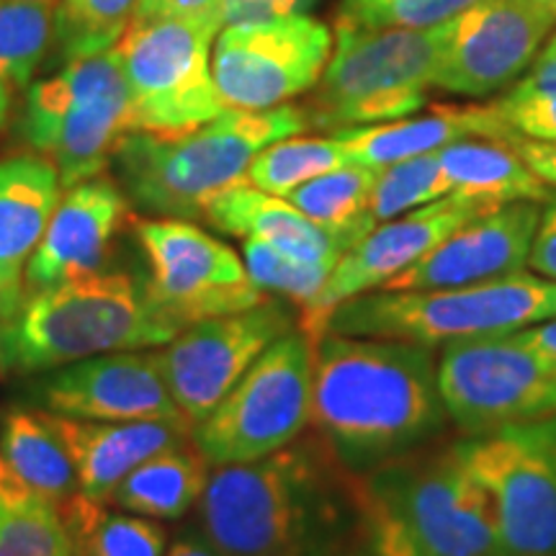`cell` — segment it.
Listing matches in <instances>:
<instances>
[{
	"mask_svg": "<svg viewBox=\"0 0 556 556\" xmlns=\"http://www.w3.org/2000/svg\"><path fill=\"white\" fill-rule=\"evenodd\" d=\"M312 345V426L343 467L377 469L443 426L433 348L340 332Z\"/></svg>",
	"mask_w": 556,
	"mask_h": 556,
	"instance_id": "6da1fadb",
	"label": "cell"
},
{
	"mask_svg": "<svg viewBox=\"0 0 556 556\" xmlns=\"http://www.w3.org/2000/svg\"><path fill=\"white\" fill-rule=\"evenodd\" d=\"M328 446H291L208 475L201 533L225 556H332L345 526ZM340 464V462H338Z\"/></svg>",
	"mask_w": 556,
	"mask_h": 556,
	"instance_id": "7a4b0ae2",
	"label": "cell"
},
{
	"mask_svg": "<svg viewBox=\"0 0 556 556\" xmlns=\"http://www.w3.org/2000/svg\"><path fill=\"white\" fill-rule=\"evenodd\" d=\"M353 503L371 556H503L492 500L462 443L366 471L353 484Z\"/></svg>",
	"mask_w": 556,
	"mask_h": 556,
	"instance_id": "3957f363",
	"label": "cell"
},
{
	"mask_svg": "<svg viewBox=\"0 0 556 556\" xmlns=\"http://www.w3.org/2000/svg\"><path fill=\"white\" fill-rule=\"evenodd\" d=\"M309 129L302 106L225 109L217 119L178 137L127 131L111 165L131 204L155 217H204L208 201L248 184L253 157L268 144Z\"/></svg>",
	"mask_w": 556,
	"mask_h": 556,
	"instance_id": "277c9868",
	"label": "cell"
},
{
	"mask_svg": "<svg viewBox=\"0 0 556 556\" xmlns=\"http://www.w3.org/2000/svg\"><path fill=\"white\" fill-rule=\"evenodd\" d=\"M180 332L135 278L96 270L26 296L0 330V361L9 371L45 374L106 353L163 348Z\"/></svg>",
	"mask_w": 556,
	"mask_h": 556,
	"instance_id": "5b68a950",
	"label": "cell"
},
{
	"mask_svg": "<svg viewBox=\"0 0 556 556\" xmlns=\"http://www.w3.org/2000/svg\"><path fill=\"white\" fill-rule=\"evenodd\" d=\"M548 317H556V281L523 270L467 287L368 291L340 304L325 332L435 348L516 332Z\"/></svg>",
	"mask_w": 556,
	"mask_h": 556,
	"instance_id": "8992f818",
	"label": "cell"
},
{
	"mask_svg": "<svg viewBox=\"0 0 556 556\" xmlns=\"http://www.w3.org/2000/svg\"><path fill=\"white\" fill-rule=\"evenodd\" d=\"M446 31L448 21L381 31L336 24L328 67L302 106L309 127L338 131L413 116L435 83Z\"/></svg>",
	"mask_w": 556,
	"mask_h": 556,
	"instance_id": "52a82bcc",
	"label": "cell"
},
{
	"mask_svg": "<svg viewBox=\"0 0 556 556\" xmlns=\"http://www.w3.org/2000/svg\"><path fill=\"white\" fill-rule=\"evenodd\" d=\"M315 345L302 330L276 340L191 430L208 467L258 462L291 446L312 422Z\"/></svg>",
	"mask_w": 556,
	"mask_h": 556,
	"instance_id": "ba28073f",
	"label": "cell"
},
{
	"mask_svg": "<svg viewBox=\"0 0 556 556\" xmlns=\"http://www.w3.org/2000/svg\"><path fill=\"white\" fill-rule=\"evenodd\" d=\"M129 131V90L114 50L67 62L29 90L24 135L52 160L62 186L101 176Z\"/></svg>",
	"mask_w": 556,
	"mask_h": 556,
	"instance_id": "9c48e42d",
	"label": "cell"
},
{
	"mask_svg": "<svg viewBox=\"0 0 556 556\" xmlns=\"http://www.w3.org/2000/svg\"><path fill=\"white\" fill-rule=\"evenodd\" d=\"M217 31L176 18H135L114 47L129 90V131L178 137L225 111L212 75Z\"/></svg>",
	"mask_w": 556,
	"mask_h": 556,
	"instance_id": "30bf717a",
	"label": "cell"
},
{
	"mask_svg": "<svg viewBox=\"0 0 556 556\" xmlns=\"http://www.w3.org/2000/svg\"><path fill=\"white\" fill-rule=\"evenodd\" d=\"M438 392L451 420L475 438L556 415V371L518 332L443 345Z\"/></svg>",
	"mask_w": 556,
	"mask_h": 556,
	"instance_id": "8fae6325",
	"label": "cell"
},
{
	"mask_svg": "<svg viewBox=\"0 0 556 556\" xmlns=\"http://www.w3.org/2000/svg\"><path fill=\"white\" fill-rule=\"evenodd\" d=\"M495 510L500 554L556 556V415L462 443Z\"/></svg>",
	"mask_w": 556,
	"mask_h": 556,
	"instance_id": "7c38bea8",
	"label": "cell"
},
{
	"mask_svg": "<svg viewBox=\"0 0 556 556\" xmlns=\"http://www.w3.org/2000/svg\"><path fill=\"white\" fill-rule=\"evenodd\" d=\"M330 52L332 31L307 13L229 24L214 39L212 75L227 109L266 111L315 88Z\"/></svg>",
	"mask_w": 556,
	"mask_h": 556,
	"instance_id": "4fadbf2b",
	"label": "cell"
},
{
	"mask_svg": "<svg viewBox=\"0 0 556 556\" xmlns=\"http://www.w3.org/2000/svg\"><path fill=\"white\" fill-rule=\"evenodd\" d=\"M137 238L150 261L144 289L184 330L270 299L255 287L245 261L232 248L189 219H144L137 225Z\"/></svg>",
	"mask_w": 556,
	"mask_h": 556,
	"instance_id": "5bb4252c",
	"label": "cell"
},
{
	"mask_svg": "<svg viewBox=\"0 0 556 556\" xmlns=\"http://www.w3.org/2000/svg\"><path fill=\"white\" fill-rule=\"evenodd\" d=\"M294 325L296 319L281 299H266L245 312L193 323L155 351L170 397L191 426L204 420Z\"/></svg>",
	"mask_w": 556,
	"mask_h": 556,
	"instance_id": "9a60e30c",
	"label": "cell"
},
{
	"mask_svg": "<svg viewBox=\"0 0 556 556\" xmlns=\"http://www.w3.org/2000/svg\"><path fill=\"white\" fill-rule=\"evenodd\" d=\"M497 208L490 201L448 193L433 204L402 214L397 219L381 222L361 238L330 270L319 294L304 309H299V330L312 343L328 328V319L340 304L368 291L384 289L394 276L415 266L458 227Z\"/></svg>",
	"mask_w": 556,
	"mask_h": 556,
	"instance_id": "2e32d148",
	"label": "cell"
},
{
	"mask_svg": "<svg viewBox=\"0 0 556 556\" xmlns=\"http://www.w3.org/2000/svg\"><path fill=\"white\" fill-rule=\"evenodd\" d=\"M556 24L528 0H475L448 18L433 88L484 99L513 86L536 62Z\"/></svg>",
	"mask_w": 556,
	"mask_h": 556,
	"instance_id": "e0dca14e",
	"label": "cell"
},
{
	"mask_svg": "<svg viewBox=\"0 0 556 556\" xmlns=\"http://www.w3.org/2000/svg\"><path fill=\"white\" fill-rule=\"evenodd\" d=\"M47 413L96 422L165 420L189 426L173 402L155 351H119L52 368L37 387Z\"/></svg>",
	"mask_w": 556,
	"mask_h": 556,
	"instance_id": "ac0fdd59",
	"label": "cell"
},
{
	"mask_svg": "<svg viewBox=\"0 0 556 556\" xmlns=\"http://www.w3.org/2000/svg\"><path fill=\"white\" fill-rule=\"evenodd\" d=\"M541 206L536 201H513L458 227L435 245L426 258L402 270L387 283V291H417L467 287L492 278H507L528 270L536 238Z\"/></svg>",
	"mask_w": 556,
	"mask_h": 556,
	"instance_id": "d6986e66",
	"label": "cell"
},
{
	"mask_svg": "<svg viewBox=\"0 0 556 556\" xmlns=\"http://www.w3.org/2000/svg\"><path fill=\"white\" fill-rule=\"evenodd\" d=\"M124 212L127 197L111 178L96 176L67 189L26 266V296L96 274Z\"/></svg>",
	"mask_w": 556,
	"mask_h": 556,
	"instance_id": "ffe728a7",
	"label": "cell"
},
{
	"mask_svg": "<svg viewBox=\"0 0 556 556\" xmlns=\"http://www.w3.org/2000/svg\"><path fill=\"white\" fill-rule=\"evenodd\" d=\"M60 173L45 155L0 160V330L26 299V266L62 201Z\"/></svg>",
	"mask_w": 556,
	"mask_h": 556,
	"instance_id": "44dd1931",
	"label": "cell"
},
{
	"mask_svg": "<svg viewBox=\"0 0 556 556\" xmlns=\"http://www.w3.org/2000/svg\"><path fill=\"white\" fill-rule=\"evenodd\" d=\"M67 448L80 495L96 505H106L122 479L160 451L191 441L189 426L165 420L148 422H96L41 413Z\"/></svg>",
	"mask_w": 556,
	"mask_h": 556,
	"instance_id": "7402d4cb",
	"label": "cell"
},
{
	"mask_svg": "<svg viewBox=\"0 0 556 556\" xmlns=\"http://www.w3.org/2000/svg\"><path fill=\"white\" fill-rule=\"evenodd\" d=\"M332 137L343 144L353 165L366 168H387L402 160L438 152L462 139H513L492 106H438L426 116L348 127L332 131Z\"/></svg>",
	"mask_w": 556,
	"mask_h": 556,
	"instance_id": "603a6c76",
	"label": "cell"
},
{
	"mask_svg": "<svg viewBox=\"0 0 556 556\" xmlns=\"http://www.w3.org/2000/svg\"><path fill=\"white\" fill-rule=\"evenodd\" d=\"M204 217L219 232L242 240H263L299 261L336 266L348 253V245L338 235L315 225L283 197L250 184L232 186L208 201Z\"/></svg>",
	"mask_w": 556,
	"mask_h": 556,
	"instance_id": "cb8c5ba5",
	"label": "cell"
},
{
	"mask_svg": "<svg viewBox=\"0 0 556 556\" xmlns=\"http://www.w3.org/2000/svg\"><path fill=\"white\" fill-rule=\"evenodd\" d=\"M441 168L446 173L451 191L464 197L490 201V204H513V201H536L548 204L554 199L546 186L526 165L513 142L503 139H462L438 150Z\"/></svg>",
	"mask_w": 556,
	"mask_h": 556,
	"instance_id": "d4e9b609",
	"label": "cell"
},
{
	"mask_svg": "<svg viewBox=\"0 0 556 556\" xmlns=\"http://www.w3.org/2000/svg\"><path fill=\"white\" fill-rule=\"evenodd\" d=\"M212 467L193 441H184L131 469L109 503L152 520H176L199 505Z\"/></svg>",
	"mask_w": 556,
	"mask_h": 556,
	"instance_id": "484cf974",
	"label": "cell"
},
{
	"mask_svg": "<svg viewBox=\"0 0 556 556\" xmlns=\"http://www.w3.org/2000/svg\"><path fill=\"white\" fill-rule=\"evenodd\" d=\"M0 458L26 490L62 513L80 497L78 475L67 448L41 413L11 409L0 430Z\"/></svg>",
	"mask_w": 556,
	"mask_h": 556,
	"instance_id": "4316f807",
	"label": "cell"
},
{
	"mask_svg": "<svg viewBox=\"0 0 556 556\" xmlns=\"http://www.w3.org/2000/svg\"><path fill=\"white\" fill-rule=\"evenodd\" d=\"M379 170L381 168H366V165H343V168L307 180L283 199L315 225L338 235L351 250L377 227L368 206H371V191Z\"/></svg>",
	"mask_w": 556,
	"mask_h": 556,
	"instance_id": "83f0119b",
	"label": "cell"
},
{
	"mask_svg": "<svg viewBox=\"0 0 556 556\" xmlns=\"http://www.w3.org/2000/svg\"><path fill=\"white\" fill-rule=\"evenodd\" d=\"M78 556H165L163 526L135 513H106L103 505L78 497L60 513Z\"/></svg>",
	"mask_w": 556,
	"mask_h": 556,
	"instance_id": "f1b7e54d",
	"label": "cell"
},
{
	"mask_svg": "<svg viewBox=\"0 0 556 556\" xmlns=\"http://www.w3.org/2000/svg\"><path fill=\"white\" fill-rule=\"evenodd\" d=\"M0 556H78L58 507L11 471L0 477Z\"/></svg>",
	"mask_w": 556,
	"mask_h": 556,
	"instance_id": "f546056e",
	"label": "cell"
},
{
	"mask_svg": "<svg viewBox=\"0 0 556 556\" xmlns=\"http://www.w3.org/2000/svg\"><path fill=\"white\" fill-rule=\"evenodd\" d=\"M353 165L348 160L343 144L336 137H287L268 144L253 157L248 168V184L255 189L287 197L307 180L323 173Z\"/></svg>",
	"mask_w": 556,
	"mask_h": 556,
	"instance_id": "4dcf8cb0",
	"label": "cell"
},
{
	"mask_svg": "<svg viewBox=\"0 0 556 556\" xmlns=\"http://www.w3.org/2000/svg\"><path fill=\"white\" fill-rule=\"evenodd\" d=\"M142 0H60L54 41L65 62L111 52L135 21Z\"/></svg>",
	"mask_w": 556,
	"mask_h": 556,
	"instance_id": "1f68e13d",
	"label": "cell"
},
{
	"mask_svg": "<svg viewBox=\"0 0 556 556\" xmlns=\"http://www.w3.org/2000/svg\"><path fill=\"white\" fill-rule=\"evenodd\" d=\"M60 0H0V80L26 86L54 39Z\"/></svg>",
	"mask_w": 556,
	"mask_h": 556,
	"instance_id": "d6a6232c",
	"label": "cell"
},
{
	"mask_svg": "<svg viewBox=\"0 0 556 556\" xmlns=\"http://www.w3.org/2000/svg\"><path fill=\"white\" fill-rule=\"evenodd\" d=\"M451 184L441 168L438 152L417 155L379 170L371 191V217L377 225L448 197Z\"/></svg>",
	"mask_w": 556,
	"mask_h": 556,
	"instance_id": "836d02e7",
	"label": "cell"
},
{
	"mask_svg": "<svg viewBox=\"0 0 556 556\" xmlns=\"http://www.w3.org/2000/svg\"><path fill=\"white\" fill-rule=\"evenodd\" d=\"M490 106L513 137L556 142V65L533 62L526 78Z\"/></svg>",
	"mask_w": 556,
	"mask_h": 556,
	"instance_id": "e575fe53",
	"label": "cell"
},
{
	"mask_svg": "<svg viewBox=\"0 0 556 556\" xmlns=\"http://www.w3.org/2000/svg\"><path fill=\"white\" fill-rule=\"evenodd\" d=\"M242 261H245L248 274L263 294L283 296L299 309H304L323 291L330 270L336 266L328 263H307L291 258L274 245L263 240L242 242Z\"/></svg>",
	"mask_w": 556,
	"mask_h": 556,
	"instance_id": "d590c367",
	"label": "cell"
},
{
	"mask_svg": "<svg viewBox=\"0 0 556 556\" xmlns=\"http://www.w3.org/2000/svg\"><path fill=\"white\" fill-rule=\"evenodd\" d=\"M475 0H343L336 24L356 29H426L454 18Z\"/></svg>",
	"mask_w": 556,
	"mask_h": 556,
	"instance_id": "8d00e7d4",
	"label": "cell"
},
{
	"mask_svg": "<svg viewBox=\"0 0 556 556\" xmlns=\"http://www.w3.org/2000/svg\"><path fill=\"white\" fill-rule=\"evenodd\" d=\"M225 0H142L135 18H176L208 31L225 29Z\"/></svg>",
	"mask_w": 556,
	"mask_h": 556,
	"instance_id": "74e56055",
	"label": "cell"
},
{
	"mask_svg": "<svg viewBox=\"0 0 556 556\" xmlns=\"http://www.w3.org/2000/svg\"><path fill=\"white\" fill-rule=\"evenodd\" d=\"M317 0H225L222 18L229 24H255V21H274L287 16H302Z\"/></svg>",
	"mask_w": 556,
	"mask_h": 556,
	"instance_id": "f35d334b",
	"label": "cell"
},
{
	"mask_svg": "<svg viewBox=\"0 0 556 556\" xmlns=\"http://www.w3.org/2000/svg\"><path fill=\"white\" fill-rule=\"evenodd\" d=\"M528 270L556 281V199L548 201L546 208H541V219L536 238L531 245V258H528Z\"/></svg>",
	"mask_w": 556,
	"mask_h": 556,
	"instance_id": "ab89813d",
	"label": "cell"
},
{
	"mask_svg": "<svg viewBox=\"0 0 556 556\" xmlns=\"http://www.w3.org/2000/svg\"><path fill=\"white\" fill-rule=\"evenodd\" d=\"M510 142L526 160L528 168L536 173L546 186L556 189V142H536V139L523 137H513Z\"/></svg>",
	"mask_w": 556,
	"mask_h": 556,
	"instance_id": "60d3db41",
	"label": "cell"
},
{
	"mask_svg": "<svg viewBox=\"0 0 556 556\" xmlns=\"http://www.w3.org/2000/svg\"><path fill=\"white\" fill-rule=\"evenodd\" d=\"M516 332L520 343H523L528 351L536 353L548 368H554L556 371V317H548L544 323H536L531 325V328H523Z\"/></svg>",
	"mask_w": 556,
	"mask_h": 556,
	"instance_id": "b9f144b4",
	"label": "cell"
},
{
	"mask_svg": "<svg viewBox=\"0 0 556 556\" xmlns=\"http://www.w3.org/2000/svg\"><path fill=\"white\" fill-rule=\"evenodd\" d=\"M165 556H225L204 533H180L173 544L165 548Z\"/></svg>",
	"mask_w": 556,
	"mask_h": 556,
	"instance_id": "7bdbcfd3",
	"label": "cell"
},
{
	"mask_svg": "<svg viewBox=\"0 0 556 556\" xmlns=\"http://www.w3.org/2000/svg\"><path fill=\"white\" fill-rule=\"evenodd\" d=\"M536 62H552V65H556V31L548 34V39L544 41V47H541Z\"/></svg>",
	"mask_w": 556,
	"mask_h": 556,
	"instance_id": "ee69618b",
	"label": "cell"
},
{
	"mask_svg": "<svg viewBox=\"0 0 556 556\" xmlns=\"http://www.w3.org/2000/svg\"><path fill=\"white\" fill-rule=\"evenodd\" d=\"M9 109H11L9 86H5V83L0 80V127H3V124H5V116H9Z\"/></svg>",
	"mask_w": 556,
	"mask_h": 556,
	"instance_id": "f6af8a7d",
	"label": "cell"
},
{
	"mask_svg": "<svg viewBox=\"0 0 556 556\" xmlns=\"http://www.w3.org/2000/svg\"><path fill=\"white\" fill-rule=\"evenodd\" d=\"M528 3H533L536 9L552 13V16L556 18V0H528Z\"/></svg>",
	"mask_w": 556,
	"mask_h": 556,
	"instance_id": "bcb514c9",
	"label": "cell"
},
{
	"mask_svg": "<svg viewBox=\"0 0 556 556\" xmlns=\"http://www.w3.org/2000/svg\"><path fill=\"white\" fill-rule=\"evenodd\" d=\"M9 475V469H5V464H3V458H0V477H5Z\"/></svg>",
	"mask_w": 556,
	"mask_h": 556,
	"instance_id": "7dc6e473",
	"label": "cell"
},
{
	"mask_svg": "<svg viewBox=\"0 0 556 556\" xmlns=\"http://www.w3.org/2000/svg\"><path fill=\"white\" fill-rule=\"evenodd\" d=\"M353 556H371V554H368L366 548H364V552H358V554H353Z\"/></svg>",
	"mask_w": 556,
	"mask_h": 556,
	"instance_id": "c3c4849f",
	"label": "cell"
}]
</instances>
